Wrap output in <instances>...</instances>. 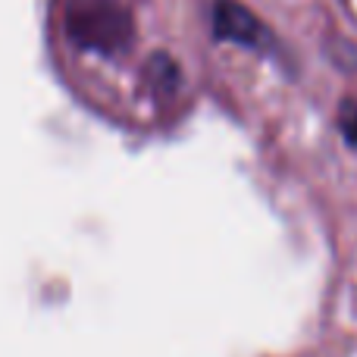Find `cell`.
Masks as SVG:
<instances>
[{"mask_svg": "<svg viewBox=\"0 0 357 357\" xmlns=\"http://www.w3.org/2000/svg\"><path fill=\"white\" fill-rule=\"evenodd\" d=\"M213 35L222 38V41H235V44H241V47H254V50L273 47L270 29H266L245 3H238V0H216Z\"/></svg>", "mask_w": 357, "mask_h": 357, "instance_id": "2", "label": "cell"}, {"mask_svg": "<svg viewBox=\"0 0 357 357\" xmlns=\"http://www.w3.org/2000/svg\"><path fill=\"white\" fill-rule=\"evenodd\" d=\"M342 132H345V138L351 144H357V107L348 104L345 110H342Z\"/></svg>", "mask_w": 357, "mask_h": 357, "instance_id": "3", "label": "cell"}, {"mask_svg": "<svg viewBox=\"0 0 357 357\" xmlns=\"http://www.w3.org/2000/svg\"><path fill=\"white\" fill-rule=\"evenodd\" d=\"M66 31L79 47L94 54H123L135 38V25L116 0H73L66 13Z\"/></svg>", "mask_w": 357, "mask_h": 357, "instance_id": "1", "label": "cell"}]
</instances>
